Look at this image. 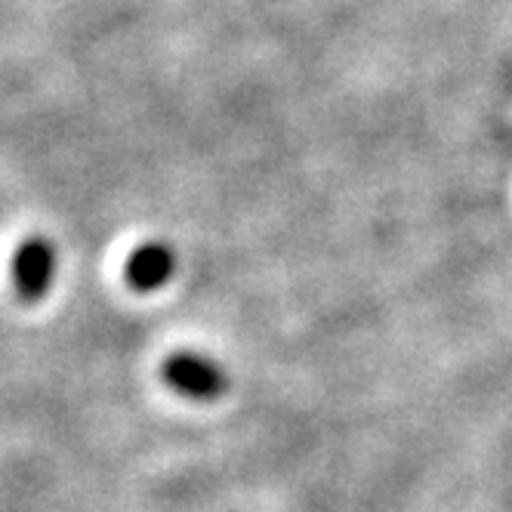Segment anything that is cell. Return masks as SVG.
I'll list each match as a JSON object with an SVG mask.
<instances>
[{
    "label": "cell",
    "instance_id": "cell-1",
    "mask_svg": "<svg viewBox=\"0 0 512 512\" xmlns=\"http://www.w3.org/2000/svg\"><path fill=\"white\" fill-rule=\"evenodd\" d=\"M164 383L179 392V395H186V398H195V401H210L216 398L219 392L226 389V374L223 368L201 355V352H173L167 361H164Z\"/></svg>",
    "mask_w": 512,
    "mask_h": 512
},
{
    "label": "cell",
    "instance_id": "cell-2",
    "mask_svg": "<svg viewBox=\"0 0 512 512\" xmlns=\"http://www.w3.org/2000/svg\"><path fill=\"white\" fill-rule=\"evenodd\" d=\"M56 247L41 238V235H34L28 241L19 244L16 256H13V287H16V294L25 300V303H34V300H41L53 278H56Z\"/></svg>",
    "mask_w": 512,
    "mask_h": 512
},
{
    "label": "cell",
    "instance_id": "cell-3",
    "mask_svg": "<svg viewBox=\"0 0 512 512\" xmlns=\"http://www.w3.org/2000/svg\"><path fill=\"white\" fill-rule=\"evenodd\" d=\"M176 272V253L164 241H145L139 244L124 263V281L139 290V294H152L161 290Z\"/></svg>",
    "mask_w": 512,
    "mask_h": 512
}]
</instances>
